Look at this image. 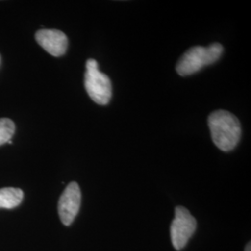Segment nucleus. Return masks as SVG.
Listing matches in <instances>:
<instances>
[{"label": "nucleus", "mask_w": 251, "mask_h": 251, "mask_svg": "<svg viewBox=\"0 0 251 251\" xmlns=\"http://www.w3.org/2000/svg\"><path fill=\"white\" fill-rule=\"evenodd\" d=\"M207 123L212 141L220 150L229 152L237 146L241 138V125L234 115L217 110L208 116Z\"/></svg>", "instance_id": "f257e3e1"}, {"label": "nucleus", "mask_w": 251, "mask_h": 251, "mask_svg": "<svg viewBox=\"0 0 251 251\" xmlns=\"http://www.w3.org/2000/svg\"><path fill=\"white\" fill-rule=\"evenodd\" d=\"M224 53V47L213 43L208 47H192L179 58L176 71L180 76H187L199 72L205 66L216 63Z\"/></svg>", "instance_id": "f03ea898"}, {"label": "nucleus", "mask_w": 251, "mask_h": 251, "mask_svg": "<svg viewBox=\"0 0 251 251\" xmlns=\"http://www.w3.org/2000/svg\"><path fill=\"white\" fill-rule=\"evenodd\" d=\"M85 89L90 99L100 105H106L112 98V83L107 75L100 72L98 63L89 59L86 63Z\"/></svg>", "instance_id": "7ed1b4c3"}, {"label": "nucleus", "mask_w": 251, "mask_h": 251, "mask_svg": "<svg viewBox=\"0 0 251 251\" xmlns=\"http://www.w3.org/2000/svg\"><path fill=\"white\" fill-rule=\"evenodd\" d=\"M197 225V220L187 208L180 206L175 208V217L171 223V238L176 251L185 248L189 239L196 232Z\"/></svg>", "instance_id": "20e7f679"}, {"label": "nucleus", "mask_w": 251, "mask_h": 251, "mask_svg": "<svg viewBox=\"0 0 251 251\" xmlns=\"http://www.w3.org/2000/svg\"><path fill=\"white\" fill-rule=\"evenodd\" d=\"M81 206V191L79 185L72 181L63 191L58 203V212L63 225H72L78 214Z\"/></svg>", "instance_id": "39448f33"}, {"label": "nucleus", "mask_w": 251, "mask_h": 251, "mask_svg": "<svg viewBox=\"0 0 251 251\" xmlns=\"http://www.w3.org/2000/svg\"><path fill=\"white\" fill-rule=\"evenodd\" d=\"M36 40L47 52L54 57L63 56L68 48V38L56 29H41L36 33Z\"/></svg>", "instance_id": "423d86ee"}, {"label": "nucleus", "mask_w": 251, "mask_h": 251, "mask_svg": "<svg viewBox=\"0 0 251 251\" xmlns=\"http://www.w3.org/2000/svg\"><path fill=\"white\" fill-rule=\"evenodd\" d=\"M24 199V192L19 188L0 189V208L11 209L18 206Z\"/></svg>", "instance_id": "0eeeda50"}, {"label": "nucleus", "mask_w": 251, "mask_h": 251, "mask_svg": "<svg viewBox=\"0 0 251 251\" xmlns=\"http://www.w3.org/2000/svg\"><path fill=\"white\" fill-rule=\"evenodd\" d=\"M15 132V124L9 118H0V145L7 144Z\"/></svg>", "instance_id": "6e6552de"}, {"label": "nucleus", "mask_w": 251, "mask_h": 251, "mask_svg": "<svg viewBox=\"0 0 251 251\" xmlns=\"http://www.w3.org/2000/svg\"><path fill=\"white\" fill-rule=\"evenodd\" d=\"M245 251H251V243H249L247 246H246V249H245Z\"/></svg>", "instance_id": "1a4fd4ad"}]
</instances>
